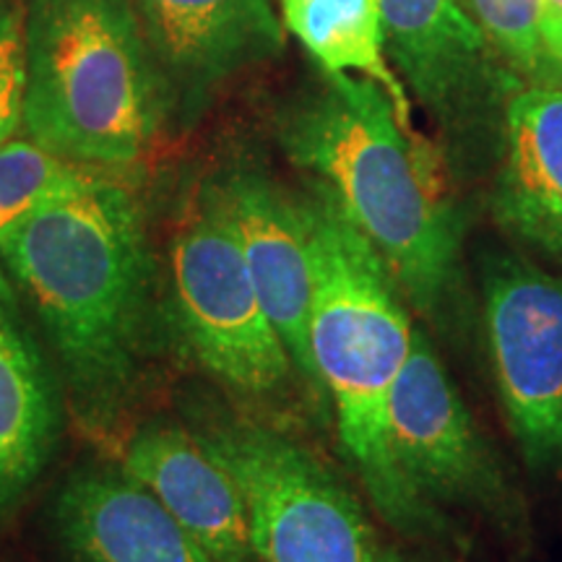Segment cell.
I'll list each match as a JSON object with an SVG mask.
<instances>
[{
    "mask_svg": "<svg viewBox=\"0 0 562 562\" xmlns=\"http://www.w3.org/2000/svg\"><path fill=\"white\" fill-rule=\"evenodd\" d=\"M482 26L503 60L533 83H554L539 0H456Z\"/></svg>",
    "mask_w": 562,
    "mask_h": 562,
    "instance_id": "18",
    "label": "cell"
},
{
    "mask_svg": "<svg viewBox=\"0 0 562 562\" xmlns=\"http://www.w3.org/2000/svg\"><path fill=\"white\" fill-rule=\"evenodd\" d=\"M542 9V40L552 68L554 87L562 83V0H539Z\"/></svg>",
    "mask_w": 562,
    "mask_h": 562,
    "instance_id": "20",
    "label": "cell"
},
{
    "mask_svg": "<svg viewBox=\"0 0 562 562\" xmlns=\"http://www.w3.org/2000/svg\"><path fill=\"white\" fill-rule=\"evenodd\" d=\"M284 26L311 50L326 74H360L375 81L412 131V102L385 58V34L378 0H279Z\"/></svg>",
    "mask_w": 562,
    "mask_h": 562,
    "instance_id": "16",
    "label": "cell"
},
{
    "mask_svg": "<svg viewBox=\"0 0 562 562\" xmlns=\"http://www.w3.org/2000/svg\"><path fill=\"white\" fill-rule=\"evenodd\" d=\"M0 261L32 300L76 389H121L151 271L140 209L121 182L97 172L53 201L0 248Z\"/></svg>",
    "mask_w": 562,
    "mask_h": 562,
    "instance_id": "3",
    "label": "cell"
},
{
    "mask_svg": "<svg viewBox=\"0 0 562 562\" xmlns=\"http://www.w3.org/2000/svg\"><path fill=\"white\" fill-rule=\"evenodd\" d=\"M206 440L240 484L258 562H381L360 501L300 442L261 425Z\"/></svg>",
    "mask_w": 562,
    "mask_h": 562,
    "instance_id": "6",
    "label": "cell"
},
{
    "mask_svg": "<svg viewBox=\"0 0 562 562\" xmlns=\"http://www.w3.org/2000/svg\"><path fill=\"white\" fill-rule=\"evenodd\" d=\"M167 94L191 100L284 50L271 0H136Z\"/></svg>",
    "mask_w": 562,
    "mask_h": 562,
    "instance_id": "11",
    "label": "cell"
},
{
    "mask_svg": "<svg viewBox=\"0 0 562 562\" xmlns=\"http://www.w3.org/2000/svg\"><path fill=\"white\" fill-rule=\"evenodd\" d=\"M279 140L381 252L404 297L446 318L461 290V224L432 154L398 123L389 94L321 70L281 112Z\"/></svg>",
    "mask_w": 562,
    "mask_h": 562,
    "instance_id": "1",
    "label": "cell"
},
{
    "mask_svg": "<svg viewBox=\"0 0 562 562\" xmlns=\"http://www.w3.org/2000/svg\"><path fill=\"white\" fill-rule=\"evenodd\" d=\"M123 472L149 490L214 562H258L243 490L206 438L146 427L125 448Z\"/></svg>",
    "mask_w": 562,
    "mask_h": 562,
    "instance_id": "12",
    "label": "cell"
},
{
    "mask_svg": "<svg viewBox=\"0 0 562 562\" xmlns=\"http://www.w3.org/2000/svg\"><path fill=\"white\" fill-rule=\"evenodd\" d=\"M74 562H214L149 490L128 474H76L55 505Z\"/></svg>",
    "mask_w": 562,
    "mask_h": 562,
    "instance_id": "13",
    "label": "cell"
},
{
    "mask_svg": "<svg viewBox=\"0 0 562 562\" xmlns=\"http://www.w3.org/2000/svg\"><path fill=\"white\" fill-rule=\"evenodd\" d=\"M216 191L266 315L294 368L313 378L307 323L315 266L302 195L250 170L232 172Z\"/></svg>",
    "mask_w": 562,
    "mask_h": 562,
    "instance_id": "10",
    "label": "cell"
},
{
    "mask_svg": "<svg viewBox=\"0 0 562 562\" xmlns=\"http://www.w3.org/2000/svg\"><path fill=\"white\" fill-rule=\"evenodd\" d=\"M302 203L315 266L307 323L313 378L331 396L341 448L370 503L393 529L419 537L438 518L412 501L389 451L391 393L414 339L402 290L326 188L313 182Z\"/></svg>",
    "mask_w": 562,
    "mask_h": 562,
    "instance_id": "2",
    "label": "cell"
},
{
    "mask_svg": "<svg viewBox=\"0 0 562 562\" xmlns=\"http://www.w3.org/2000/svg\"><path fill=\"white\" fill-rule=\"evenodd\" d=\"M497 393L526 461L562 463V279L524 258L492 256L482 279Z\"/></svg>",
    "mask_w": 562,
    "mask_h": 562,
    "instance_id": "8",
    "label": "cell"
},
{
    "mask_svg": "<svg viewBox=\"0 0 562 562\" xmlns=\"http://www.w3.org/2000/svg\"><path fill=\"white\" fill-rule=\"evenodd\" d=\"M94 175L89 167L63 159L37 140H5L0 146V248L34 214L74 193Z\"/></svg>",
    "mask_w": 562,
    "mask_h": 562,
    "instance_id": "17",
    "label": "cell"
},
{
    "mask_svg": "<svg viewBox=\"0 0 562 562\" xmlns=\"http://www.w3.org/2000/svg\"><path fill=\"white\" fill-rule=\"evenodd\" d=\"M55 435V398L32 336L0 271V508L45 467Z\"/></svg>",
    "mask_w": 562,
    "mask_h": 562,
    "instance_id": "15",
    "label": "cell"
},
{
    "mask_svg": "<svg viewBox=\"0 0 562 562\" xmlns=\"http://www.w3.org/2000/svg\"><path fill=\"white\" fill-rule=\"evenodd\" d=\"M389 451L412 501L430 516L438 505L495 518L510 508L508 482L495 456L422 331H414L409 357L391 393Z\"/></svg>",
    "mask_w": 562,
    "mask_h": 562,
    "instance_id": "7",
    "label": "cell"
},
{
    "mask_svg": "<svg viewBox=\"0 0 562 562\" xmlns=\"http://www.w3.org/2000/svg\"><path fill=\"white\" fill-rule=\"evenodd\" d=\"M385 53L417 100L446 125L508 102L521 76L456 0H378Z\"/></svg>",
    "mask_w": 562,
    "mask_h": 562,
    "instance_id": "9",
    "label": "cell"
},
{
    "mask_svg": "<svg viewBox=\"0 0 562 562\" xmlns=\"http://www.w3.org/2000/svg\"><path fill=\"white\" fill-rule=\"evenodd\" d=\"M381 562H419V560L404 558V554H396V552H383L381 554Z\"/></svg>",
    "mask_w": 562,
    "mask_h": 562,
    "instance_id": "21",
    "label": "cell"
},
{
    "mask_svg": "<svg viewBox=\"0 0 562 562\" xmlns=\"http://www.w3.org/2000/svg\"><path fill=\"white\" fill-rule=\"evenodd\" d=\"M495 216L562 263V87L531 83L505 102Z\"/></svg>",
    "mask_w": 562,
    "mask_h": 562,
    "instance_id": "14",
    "label": "cell"
},
{
    "mask_svg": "<svg viewBox=\"0 0 562 562\" xmlns=\"http://www.w3.org/2000/svg\"><path fill=\"white\" fill-rule=\"evenodd\" d=\"M170 269L182 336L216 381L250 396L290 381L294 362L258 300L216 186L182 216Z\"/></svg>",
    "mask_w": 562,
    "mask_h": 562,
    "instance_id": "5",
    "label": "cell"
},
{
    "mask_svg": "<svg viewBox=\"0 0 562 562\" xmlns=\"http://www.w3.org/2000/svg\"><path fill=\"white\" fill-rule=\"evenodd\" d=\"M24 32L32 140L89 170L144 157L170 94L136 0H32Z\"/></svg>",
    "mask_w": 562,
    "mask_h": 562,
    "instance_id": "4",
    "label": "cell"
},
{
    "mask_svg": "<svg viewBox=\"0 0 562 562\" xmlns=\"http://www.w3.org/2000/svg\"><path fill=\"white\" fill-rule=\"evenodd\" d=\"M26 102V32L24 13L0 9V146L24 125Z\"/></svg>",
    "mask_w": 562,
    "mask_h": 562,
    "instance_id": "19",
    "label": "cell"
}]
</instances>
